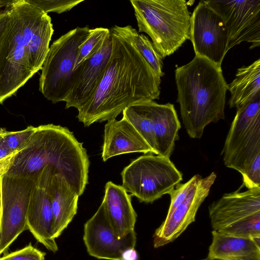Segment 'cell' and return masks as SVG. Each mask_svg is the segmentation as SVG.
<instances>
[{
    "label": "cell",
    "instance_id": "e0dca14e",
    "mask_svg": "<svg viewBox=\"0 0 260 260\" xmlns=\"http://www.w3.org/2000/svg\"><path fill=\"white\" fill-rule=\"evenodd\" d=\"M111 49L110 35L100 50L83 62L78 79L65 100L66 109L74 107L78 110L92 96L104 74Z\"/></svg>",
    "mask_w": 260,
    "mask_h": 260
},
{
    "label": "cell",
    "instance_id": "8fae6325",
    "mask_svg": "<svg viewBox=\"0 0 260 260\" xmlns=\"http://www.w3.org/2000/svg\"><path fill=\"white\" fill-rule=\"evenodd\" d=\"M223 20L229 34L228 50L243 42L260 45V0L204 1Z\"/></svg>",
    "mask_w": 260,
    "mask_h": 260
},
{
    "label": "cell",
    "instance_id": "5bb4252c",
    "mask_svg": "<svg viewBox=\"0 0 260 260\" xmlns=\"http://www.w3.org/2000/svg\"><path fill=\"white\" fill-rule=\"evenodd\" d=\"M42 171L53 215V236L56 239L76 214L79 196L54 167L48 166Z\"/></svg>",
    "mask_w": 260,
    "mask_h": 260
},
{
    "label": "cell",
    "instance_id": "2e32d148",
    "mask_svg": "<svg viewBox=\"0 0 260 260\" xmlns=\"http://www.w3.org/2000/svg\"><path fill=\"white\" fill-rule=\"evenodd\" d=\"M53 215L44 183L43 171L38 174L32 189L27 213V230L48 250L56 252L53 236Z\"/></svg>",
    "mask_w": 260,
    "mask_h": 260
},
{
    "label": "cell",
    "instance_id": "7402d4cb",
    "mask_svg": "<svg viewBox=\"0 0 260 260\" xmlns=\"http://www.w3.org/2000/svg\"><path fill=\"white\" fill-rule=\"evenodd\" d=\"M231 93L230 108L237 110L244 106L260 92V59L248 66L238 68L235 78L228 84Z\"/></svg>",
    "mask_w": 260,
    "mask_h": 260
},
{
    "label": "cell",
    "instance_id": "30bf717a",
    "mask_svg": "<svg viewBox=\"0 0 260 260\" xmlns=\"http://www.w3.org/2000/svg\"><path fill=\"white\" fill-rule=\"evenodd\" d=\"M189 40L195 56L221 67L229 51L228 31L221 17L204 1L199 3L190 16Z\"/></svg>",
    "mask_w": 260,
    "mask_h": 260
},
{
    "label": "cell",
    "instance_id": "4fadbf2b",
    "mask_svg": "<svg viewBox=\"0 0 260 260\" xmlns=\"http://www.w3.org/2000/svg\"><path fill=\"white\" fill-rule=\"evenodd\" d=\"M216 178L213 172L202 178L199 184L179 205L172 213L166 216L153 235V246L158 248L173 242L192 222L195 221L197 212L209 193Z\"/></svg>",
    "mask_w": 260,
    "mask_h": 260
},
{
    "label": "cell",
    "instance_id": "8992f818",
    "mask_svg": "<svg viewBox=\"0 0 260 260\" xmlns=\"http://www.w3.org/2000/svg\"><path fill=\"white\" fill-rule=\"evenodd\" d=\"M88 26L77 27L60 36L49 47L39 79V90L55 104L65 100L82 71L75 69L79 48L90 32Z\"/></svg>",
    "mask_w": 260,
    "mask_h": 260
},
{
    "label": "cell",
    "instance_id": "1f68e13d",
    "mask_svg": "<svg viewBox=\"0 0 260 260\" xmlns=\"http://www.w3.org/2000/svg\"><path fill=\"white\" fill-rule=\"evenodd\" d=\"M2 131V128H0V159L5 158L14 153L12 152L7 147L4 140Z\"/></svg>",
    "mask_w": 260,
    "mask_h": 260
},
{
    "label": "cell",
    "instance_id": "44dd1931",
    "mask_svg": "<svg viewBox=\"0 0 260 260\" xmlns=\"http://www.w3.org/2000/svg\"><path fill=\"white\" fill-rule=\"evenodd\" d=\"M207 260H260V237L252 239L226 236L212 232Z\"/></svg>",
    "mask_w": 260,
    "mask_h": 260
},
{
    "label": "cell",
    "instance_id": "d4e9b609",
    "mask_svg": "<svg viewBox=\"0 0 260 260\" xmlns=\"http://www.w3.org/2000/svg\"><path fill=\"white\" fill-rule=\"evenodd\" d=\"M229 236L252 239L260 237V212L229 225L217 231Z\"/></svg>",
    "mask_w": 260,
    "mask_h": 260
},
{
    "label": "cell",
    "instance_id": "4316f807",
    "mask_svg": "<svg viewBox=\"0 0 260 260\" xmlns=\"http://www.w3.org/2000/svg\"><path fill=\"white\" fill-rule=\"evenodd\" d=\"M135 45L142 56L160 78L165 75L162 71V58L155 49L152 42L145 35L135 34Z\"/></svg>",
    "mask_w": 260,
    "mask_h": 260
},
{
    "label": "cell",
    "instance_id": "d6a6232c",
    "mask_svg": "<svg viewBox=\"0 0 260 260\" xmlns=\"http://www.w3.org/2000/svg\"><path fill=\"white\" fill-rule=\"evenodd\" d=\"M8 17L7 6L3 10H0V39L5 30Z\"/></svg>",
    "mask_w": 260,
    "mask_h": 260
},
{
    "label": "cell",
    "instance_id": "ffe728a7",
    "mask_svg": "<svg viewBox=\"0 0 260 260\" xmlns=\"http://www.w3.org/2000/svg\"><path fill=\"white\" fill-rule=\"evenodd\" d=\"M145 104L152 123L156 155L170 158L181 128L175 107L171 103L159 104L153 100H146Z\"/></svg>",
    "mask_w": 260,
    "mask_h": 260
},
{
    "label": "cell",
    "instance_id": "7c38bea8",
    "mask_svg": "<svg viewBox=\"0 0 260 260\" xmlns=\"http://www.w3.org/2000/svg\"><path fill=\"white\" fill-rule=\"evenodd\" d=\"M83 241L90 255L98 259L122 260V254L125 250L135 248L137 237L134 231L117 239L113 234L102 203L96 212L84 224Z\"/></svg>",
    "mask_w": 260,
    "mask_h": 260
},
{
    "label": "cell",
    "instance_id": "ac0fdd59",
    "mask_svg": "<svg viewBox=\"0 0 260 260\" xmlns=\"http://www.w3.org/2000/svg\"><path fill=\"white\" fill-rule=\"evenodd\" d=\"M153 153L147 143L126 119L109 120L105 125L102 157L104 161L129 153Z\"/></svg>",
    "mask_w": 260,
    "mask_h": 260
},
{
    "label": "cell",
    "instance_id": "83f0119b",
    "mask_svg": "<svg viewBox=\"0 0 260 260\" xmlns=\"http://www.w3.org/2000/svg\"><path fill=\"white\" fill-rule=\"evenodd\" d=\"M36 127L28 126L24 129L19 131H7L2 128L4 140L12 152H18L27 144L33 134Z\"/></svg>",
    "mask_w": 260,
    "mask_h": 260
},
{
    "label": "cell",
    "instance_id": "d590c367",
    "mask_svg": "<svg viewBox=\"0 0 260 260\" xmlns=\"http://www.w3.org/2000/svg\"><path fill=\"white\" fill-rule=\"evenodd\" d=\"M201 260H207V259H206V258H205V259H201Z\"/></svg>",
    "mask_w": 260,
    "mask_h": 260
},
{
    "label": "cell",
    "instance_id": "52a82bcc",
    "mask_svg": "<svg viewBox=\"0 0 260 260\" xmlns=\"http://www.w3.org/2000/svg\"><path fill=\"white\" fill-rule=\"evenodd\" d=\"M122 186L140 202L152 203L182 180L170 158L149 153L133 160L121 173Z\"/></svg>",
    "mask_w": 260,
    "mask_h": 260
},
{
    "label": "cell",
    "instance_id": "9a60e30c",
    "mask_svg": "<svg viewBox=\"0 0 260 260\" xmlns=\"http://www.w3.org/2000/svg\"><path fill=\"white\" fill-rule=\"evenodd\" d=\"M224 194L209 207L211 225L218 231L235 222L260 212V187Z\"/></svg>",
    "mask_w": 260,
    "mask_h": 260
},
{
    "label": "cell",
    "instance_id": "484cf974",
    "mask_svg": "<svg viewBox=\"0 0 260 260\" xmlns=\"http://www.w3.org/2000/svg\"><path fill=\"white\" fill-rule=\"evenodd\" d=\"M90 31L88 37L80 46L75 69L95 54L110 35V29L107 28L96 27L90 29Z\"/></svg>",
    "mask_w": 260,
    "mask_h": 260
},
{
    "label": "cell",
    "instance_id": "ba28073f",
    "mask_svg": "<svg viewBox=\"0 0 260 260\" xmlns=\"http://www.w3.org/2000/svg\"><path fill=\"white\" fill-rule=\"evenodd\" d=\"M221 155L225 166L242 176L260 157V92L237 110Z\"/></svg>",
    "mask_w": 260,
    "mask_h": 260
},
{
    "label": "cell",
    "instance_id": "603a6c76",
    "mask_svg": "<svg viewBox=\"0 0 260 260\" xmlns=\"http://www.w3.org/2000/svg\"><path fill=\"white\" fill-rule=\"evenodd\" d=\"M53 32L50 17L41 10L31 31L27 49L28 64L35 74L42 68Z\"/></svg>",
    "mask_w": 260,
    "mask_h": 260
},
{
    "label": "cell",
    "instance_id": "7a4b0ae2",
    "mask_svg": "<svg viewBox=\"0 0 260 260\" xmlns=\"http://www.w3.org/2000/svg\"><path fill=\"white\" fill-rule=\"evenodd\" d=\"M54 167L80 196L88 180L86 150L68 128L53 124L36 127L24 147L15 155L6 174L37 175L45 167Z\"/></svg>",
    "mask_w": 260,
    "mask_h": 260
},
{
    "label": "cell",
    "instance_id": "277c9868",
    "mask_svg": "<svg viewBox=\"0 0 260 260\" xmlns=\"http://www.w3.org/2000/svg\"><path fill=\"white\" fill-rule=\"evenodd\" d=\"M0 39V104L15 95L35 74L27 58V44L41 11L26 0H12Z\"/></svg>",
    "mask_w": 260,
    "mask_h": 260
},
{
    "label": "cell",
    "instance_id": "836d02e7",
    "mask_svg": "<svg viewBox=\"0 0 260 260\" xmlns=\"http://www.w3.org/2000/svg\"><path fill=\"white\" fill-rule=\"evenodd\" d=\"M122 260H138V254L135 248H129L122 254Z\"/></svg>",
    "mask_w": 260,
    "mask_h": 260
},
{
    "label": "cell",
    "instance_id": "d6986e66",
    "mask_svg": "<svg viewBox=\"0 0 260 260\" xmlns=\"http://www.w3.org/2000/svg\"><path fill=\"white\" fill-rule=\"evenodd\" d=\"M102 202L114 235L120 239L134 231L137 213L131 202V194L122 186L111 181L105 185Z\"/></svg>",
    "mask_w": 260,
    "mask_h": 260
},
{
    "label": "cell",
    "instance_id": "e575fe53",
    "mask_svg": "<svg viewBox=\"0 0 260 260\" xmlns=\"http://www.w3.org/2000/svg\"><path fill=\"white\" fill-rule=\"evenodd\" d=\"M11 2L12 1L0 0V8L4 7H5Z\"/></svg>",
    "mask_w": 260,
    "mask_h": 260
},
{
    "label": "cell",
    "instance_id": "f546056e",
    "mask_svg": "<svg viewBox=\"0 0 260 260\" xmlns=\"http://www.w3.org/2000/svg\"><path fill=\"white\" fill-rule=\"evenodd\" d=\"M46 253L30 243L22 249L0 257V260H45Z\"/></svg>",
    "mask_w": 260,
    "mask_h": 260
},
{
    "label": "cell",
    "instance_id": "4dcf8cb0",
    "mask_svg": "<svg viewBox=\"0 0 260 260\" xmlns=\"http://www.w3.org/2000/svg\"><path fill=\"white\" fill-rule=\"evenodd\" d=\"M17 152H14L9 156L0 159V177L7 173Z\"/></svg>",
    "mask_w": 260,
    "mask_h": 260
},
{
    "label": "cell",
    "instance_id": "9c48e42d",
    "mask_svg": "<svg viewBox=\"0 0 260 260\" xmlns=\"http://www.w3.org/2000/svg\"><path fill=\"white\" fill-rule=\"evenodd\" d=\"M37 175L0 177V255L27 230V213Z\"/></svg>",
    "mask_w": 260,
    "mask_h": 260
},
{
    "label": "cell",
    "instance_id": "cb8c5ba5",
    "mask_svg": "<svg viewBox=\"0 0 260 260\" xmlns=\"http://www.w3.org/2000/svg\"><path fill=\"white\" fill-rule=\"evenodd\" d=\"M122 117L128 121L156 155V145L152 121L145 101L127 107L122 111Z\"/></svg>",
    "mask_w": 260,
    "mask_h": 260
},
{
    "label": "cell",
    "instance_id": "f1b7e54d",
    "mask_svg": "<svg viewBox=\"0 0 260 260\" xmlns=\"http://www.w3.org/2000/svg\"><path fill=\"white\" fill-rule=\"evenodd\" d=\"M29 4L48 14L55 12L60 14L70 11L84 0H26Z\"/></svg>",
    "mask_w": 260,
    "mask_h": 260
},
{
    "label": "cell",
    "instance_id": "3957f363",
    "mask_svg": "<svg viewBox=\"0 0 260 260\" xmlns=\"http://www.w3.org/2000/svg\"><path fill=\"white\" fill-rule=\"evenodd\" d=\"M175 78L184 127L190 138L199 139L207 125L225 118L228 84L221 68L195 56L176 68Z\"/></svg>",
    "mask_w": 260,
    "mask_h": 260
},
{
    "label": "cell",
    "instance_id": "6da1fadb",
    "mask_svg": "<svg viewBox=\"0 0 260 260\" xmlns=\"http://www.w3.org/2000/svg\"><path fill=\"white\" fill-rule=\"evenodd\" d=\"M109 29L112 49L104 74L92 96L78 110L77 117L85 127L116 119L136 103L159 98L161 78L136 46V29L131 25Z\"/></svg>",
    "mask_w": 260,
    "mask_h": 260
},
{
    "label": "cell",
    "instance_id": "5b68a950",
    "mask_svg": "<svg viewBox=\"0 0 260 260\" xmlns=\"http://www.w3.org/2000/svg\"><path fill=\"white\" fill-rule=\"evenodd\" d=\"M139 32H145L162 58L190 39V15L184 0H131Z\"/></svg>",
    "mask_w": 260,
    "mask_h": 260
}]
</instances>
